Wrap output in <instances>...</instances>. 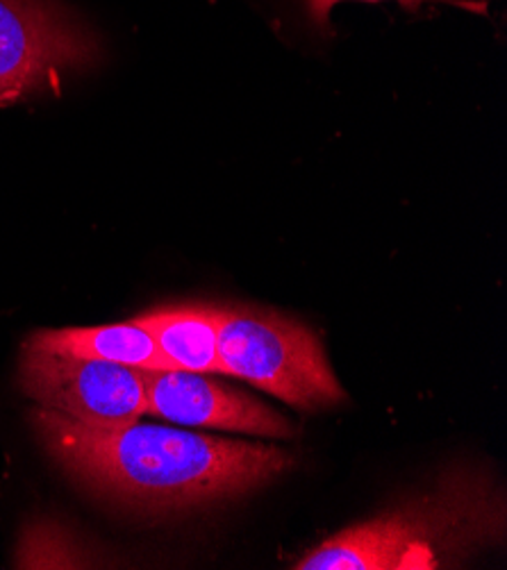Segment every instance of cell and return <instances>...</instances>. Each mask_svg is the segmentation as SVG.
I'll use <instances>...</instances> for the list:
<instances>
[{"instance_id": "obj_1", "label": "cell", "mask_w": 507, "mask_h": 570, "mask_svg": "<svg viewBox=\"0 0 507 570\" xmlns=\"http://www.w3.org/2000/svg\"><path fill=\"white\" fill-rule=\"evenodd\" d=\"M32 425L46 452L80 487L148 514L235 500L294 466L273 445L155 423L98 428L37 407Z\"/></svg>"}, {"instance_id": "obj_2", "label": "cell", "mask_w": 507, "mask_h": 570, "mask_svg": "<svg viewBox=\"0 0 507 570\" xmlns=\"http://www.w3.org/2000/svg\"><path fill=\"white\" fill-rule=\"evenodd\" d=\"M503 532V504L487 480L450 473L437 489L353 525L308 552L299 570H435L460 563Z\"/></svg>"}, {"instance_id": "obj_3", "label": "cell", "mask_w": 507, "mask_h": 570, "mask_svg": "<svg viewBox=\"0 0 507 570\" xmlns=\"http://www.w3.org/2000/svg\"><path fill=\"white\" fill-rule=\"evenodd\" d=\"M225 375L255 384L292 407L316 412L347 401L321 341L299 321L255 307H218Z\"/></svg>"}, {"instance_id": "obj_4", "label": "cell", "mask_w": 507, "mask_h": 570, "mask_svg": "<svg viewBox=\"0 0 507 570\" xmlns=\"http://www.w3.org/2000/svg\"><path fill=\"white\" fill-rule=\"evenodd\" d=\"M98 60L96 35L58 0H0V105L58 89Z\"/></svg>"}, {"instance_id": "obj_5", "label": "cell", "mask_w": 507, "mask_h": 570, "mask_svg": "<svg viewBox=\"0 0 507 570\" xmlns=\"http://www.w3.org/2000/svg\"><path fill=\"white\" fill-rule=\"evenodd\" d=\"M19 386L37 407L82 425H121L148 414L144 371L48 353L26 344Z\"/></svg>"}, {"instance_id": "obj_6", "label": "cell", "mask_w": 507, "mask_h": 570, "mask_svg": "<svg viewBox=\"0 0 507 570\" xmlns=\"http://www.w3.org/2000/svg\"><path fill=\"white\" fill-rule=\"evenodd\" d=\"M144 382L148 416L185 428H214L266 439L294 434L283 414L231 384L205 377V373L144 371Z\"/></svg>"}, {"instance_id": "obj_7", "label": "cell", "mask_w": 507, "mask_h": 570, "mask_svg": "<svg viewBox=\"0 0 507 570\" xmlns=\"http://www.w3.org/2000/svg\"><path fill=\"white\" fill-rule=\"evenodd\" d=\"M28 344L48 353L111 362L139 371H178L162 355L155 338L133 321L100 327L46 330L37 332Z\"/></svg>"}, {"instance_id": "obj_8", "label": "cell", "mask_w": 507, "mask_h": 570, "mask_svg": "<svg viewBox=\"0 0 507 570\" xmlns=\"http://www.w3.org/2000/svg\"><path fill=\"white\" fill-rule=\"evenodd\" d=\"M144 327L178 371L225 375L218 357V305H183L148 312L133 321Z\"/></svg>"}, {"instance_id": "obj_9", "label": "cell", "mask_w": 507, "mask_h": 570, "mask_svg": "<svg viewBox=\"0 0 507 570\" xmlns=\"http://www.w3.org/2000/svg\"><path fill=\"white\" fill-rule=\"evenodd\" d=\"M342 3H397L401 6L406 12H419L423 6H454L467 12H478L485 14L487 12V0H301V10L305 21L310 23L312 30L321 32L323 37L332 35V26H330V14L337 6Z\"/></svg>"}]
</instances>
